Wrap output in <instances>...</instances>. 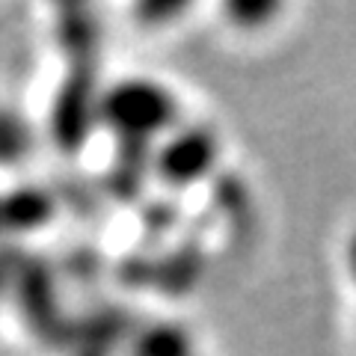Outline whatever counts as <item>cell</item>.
<instances>
[{
    "label": "cell",
    "instance_id": "7c38bea8",
    "mask_svg": "<svg viewBox=\"0 0 356 356\" xmlns=\"http://www.w3.org/2000/svg\"><path fill=\"white\" fill-rule=\"evenodd\" d=\"M154 264H158V255H152L149 250L131 252L119 261L116 276H119V282L128 288H152L154 285Z\"/></svg>",
    "mask_w": 356,
    "mask_h": 356
},
{
    "label": "cell",
    "instance_id": "2e32d148",
    "mask_svg": "<svg viewBox=\"0 0 356 356\" xmlns=\"http://www.w3.org/2000/svg\"><path fill=\"white\" fill-rule=\"evenodd\" d=\"M226 13L241 27H259L270 15L280 13V6H273V3H232V6H226Z\"/></svg>",
    "mask_w": 356,
    "mask_h": 356
},
{
    "label": "cell",
    "instance_id": "8992f818",
    "mask_svg": "<svg viewBox=\"0 0 356 356\" xmlns=\"http://www.w3.org/2000/svg\"><path fill=\"white\" fill-rule=\"evenodd\" d=\"M205 270V252L202 243L196 238L181 241L178 247H172L166 255H158V264H154V285L161 294L166 297H184L191 294L196 282L202 280Z\"/></svg>",
    "mask_w": 356,
    "mask_h": 356
},
{
    "label": "cell",
    "instance_id": "30bf717a",
    "mask_svg": "<svg viewBox=\"0 0 356 356\" xmlns=\"http://www.w3.org/2000/svg\"><path fill=\"white\" fill-rule=\"evenodd\" d=\"M131 356H193L191 336L175 324H146L134 332Z\"/></svg>",
    "mask_w": 356,
    "mask_h": 356
},
{
    "label": "cell",
    "instance_id": "4fadbf2b",
    "mask_svg": "<svg viewBox=\"0 0 356 356\" xmlns=\"http://www.w3.org/2000/svg\"><path fill=\"white\" fill-rule=\"evenodd\" d=\"M178 217H181V211H178L175 202H166V199H154L143 208L140 214V222H143V232H146L149 241H158L163 238L166 232H172L178 226Z\"/></svg>",
    "mask_w": 356,
    "mask_h": 356
},
{
    "label": "cell",
    "instance_id": "5b68a950",
    "mask_svg": "<svg viewBox=\"0 0 356 356\" xmlns=\"http://www.w3.org/2000/svg\"><path fill=\"white\" fill-rule=\"evenodd\" d=\"M134 315L122 306H98L83 318H72V356H110L119 341L134 336Z\"/></svg>",
    "mask_w": 356,
    "mask_h": 356
},
{
    "label": "cell",
    "instance_id": "6da1fadb",
    "mask_svg": "<svg viewBox=\"0 0 356 356\" xmlns=\"http://www.w3.org/2000/svg\"><path fill=\"white\" fill-rule=\"evenodd\" d=\"M98 113L116 131L119 140L149 143L154 134L166 131L178 116L172 95L149 81H125L113 86L98 102Z\"/></svg>",
    "mask_w": 356,
    "mask_h": 356
},
{
    "label": "cell",
    "instance_id": "3957f363",
    "mask_svg": "<svg viewBox=\"0 0 356 356\" xmlns=\"http://www.w3.org/2000/svg\"><path fill=\"white\" fill-rule=\"evenodd\" d=\"M95 77V60L69 63V74L60 83L57 102L51 110V131L63 152H77L89 137V128L98 113Z\"/></svg>",
    "mask_w": 356,
    "mask_h": 356
},
{
    "label": "cell",
    "instance_id": "ba28073f",
    "mask_svg": "<svg viewBox=\"0 0 356 356\" xmlns=\"http://www.w3.org/2000/svg\"><path fill=\"white\" fill-rule=\"evenodd\" d=\"M54 217V199L36 191V187H21L6 196H0V235H15L44 226Z\"/></svg>",
    "mask_w": 356,
    "mask_h": 356
},
{
    "label": "cell",
    "instance_id": "52a82bcc",
    "mask_svg": "<svg viewBox=\"0 0 356 356\" xmlns=\"http://www.w3.org/2000/svg\"><path fill=\"white\" fill-rule=\"evenodd\" d=\"M154 163L149 154V143H134V140H119L116 161L107 172V193L116 196L119 202H134L143 193L146 184V172Z\"/></svg>",
    "mask_w": 356,
    "mask_h": 356
},
{
    "label": "cell",
    "instance_id": "5bb4252c",
    "mask_svg": "<svg viewBox=\"0 0 356 356\" xmlns=\"http://www.w3.org/2000/svg\"><path fill=\"white\" fill-rule=\"evenodd\" d=\"M27 152V131L13 116L0 113V161H15Z\"/></svg>",
    "mask_w": 356,
    "mask_h": 356
},
{
    "label": "cell",
    "instance_id": "7a4b0ae2",
    "mask_svg": "<svg viewBox=\"0 0 356 356\" xmlns=\"http://www.w3.org/2000/svg\"><path fill=\"white\" fill-rule=\"evenodd\" d=\"M13 300L18 306L21 321L27 324L30 336L44 348L69 350L72 344V318L63 315L57 282L48 261L42 259H24L13 285Z\"/></svg>",
    "mask_w": 356,
    "mask_h": 356
},
{
    "label": "cell",
    "instance_id": "9a60e30c",
    "mask_svg": "<svg viewBox=\"0 0 356 356\" xmlns=\"http://www.w3.org/2000/svg\"><path fill=\"white\" fill-rule=\"evenodd\" d=\"M27 255L21 252L15 243L3 241L0 243V297L13 294V285H15V276L21 270V264H24Z\"/></svg>",
    "mask_w": 356,
    "mask_h": 356
},
{
    "label": "cell",
    "instance_id": "e0dca14e",
    "mask_svg": "<svg viewBox=\"0 0 356 356\" xmlns=\"http://www.w3.org/2000/svg\"><path fill=\"white\" fill-rule=\"evenodd\" d=\"M184 9H187L184 3H146L137 9V18L146 21V24H163V21L181 15Z\"/></svg>",
    "mask_w": 356,
    "mask_h": 356
},
{
    "label": "cell",
    "instance_id": "9c48e42d",
    "mask_svg": "<svg viewBox=\"0 0 356 356\" xmlns=\"http://www.w3.org/2000/svg\"><path fill=\"white\" fill-rule=\"evenodd\" d=\"M57 39L69 63L98 57V24L86 6H65L57 13Z\"/></svg>",
    "mask_w": 356,
    "mask_h": 356
},
{
    "label": "cell",
    "instance_id": "277c9868",
    "mask_svg": "<svg viewBox=\"0 0 356 356\" xmlns=\"http://www.w3.org/2000/svg\"><path fill=\"white\" fill-rule=\"evenodd\" d=\"M217 163V137L202 125L184 128L154 154V172L170 187H184L205 178Z\"/></svg>",
    "mask_w": 356,
    "mask_h": 356
},
{
    "label": "cell",
    "instance_id": "8fae6325",
    "mask_svg": "<svg viewBox=\"0 0 356 356\" xmlns=\"http://www.w3.org/2000/svg\"><path fill=\"white\" fill-rule=\"evenodd\" d=\"M211 202H214L217 214L229 222L235 232H243L250 222V193L238 175L222 172L214 178V191H211Z\"/></svg>",
    "mask_w": 356,
    "mask_h": 356
}]
</instances>
